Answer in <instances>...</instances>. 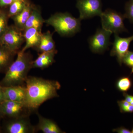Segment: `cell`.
I'll use <instances>...</instances> for the list:
<instances>
[{
    "label": "cell",
    "mask_w": 133,
    "mask_h": 133,
    "mask_svg": "<svg viewBox=\"0 0 133 133\" xmlns=\"http://www.w3.org/2000/svg\"><path fill=\"white\" fill-rule=\"evenodd\" d=\"M25 85L24 103L31 112L48 100L58 97L57 91L61 88L58 81L31 76L28 77Z\"/></svg>",
    "instance_id": "obj_1"
},
{
    "label": "cell",
    "mask_w": 133,
    "mask_h": 133,
    "mask_svg": "<svg viewBox=\"0 0 133 133\" xmlns=\"http://www.w3.org/2000/svg\"><path fill=\"white\" fill-rule=\"evenodd\" d=\"M33 62L29 53L19 51L16 59L5 72L0 84L4 87L25 85L29 72L33 68Z\"/></svg>",
    "instance_id": "obj_2"
},
{
    "label": "cell",
    "mask_w": 133,
    "mask_h": 133,
    "mask_svg": "<svg viewBox=\"0 0 133 133\" xmlns=\"http://www.w3.org/2000/svg\"><path fill=\"white\" fill-rule=\"evenodd\" d=\"M81 19L74 17L70 13H57L45 20L44 23L52 26L62 36H74L81 31Z\"/></svg>",
    "instance_id": "obj_3"
},
{
    "label": "cell",
    "mask_w": 133,
    "mask_h": 133,
    "mask_svg": "<svg viewBox=\"0 0 133 133\" xmlns=\"http://www.w3.org/2000/svg\"><path fill=\"white\" fill-rule=\"evenodd\" d=\"M100 17L102 28L117 35L123 32H127L124 24L125 17L120 13L108 9L102 12Z\"/></svg>",
    "instance_id": "obj_4"
},
{
    "label": "cell",
    "mask_w": 133,
    "mask_h": 133,
    "mask_svg": "<svg viewBox=\"0 0 133 133\" xmlns=\"http://www.w3.org/2000/svg\"><path fill=\"white\" fill-rule=\"evenodd\" d=\"M22 31L15 25L9 26L0 38V43L13 52L17 53L25 42L24 35Z\"/></svg>",
    "instance_id": "obj_5"
},
{
    "label": "cell",
    "mask_w": 133,
    "mask_h": 133,
    "mask_svg": "<svg viewBox=\"0 0 133 133\" xmlns=\"http://www.w3.org/2000/svg\"><path fill=\"white\" fill-rule=\"evenodd\" d=\"M31 112L24 102L5 100L0 104V113L2 118L12 119L29 116Z\"/></svg>",
    "instance_id": "obj_6"
},
{
    "label": "cell",
    "mask_w": 133,
    "mask_h": 133,
    "mask_svg": "<svg viewBox=\"0 0 133 133\" xmlns=\"http://www.w3.org/2000/svg\"><path fill=\"white\" fill-rule=\"evenodd\" d=\"M112 33L103 28H98L93 35L88 39L89 47L92 52L101 54L111 45L110 37Z\"/></svg>",
    "instance_id": "obj_7"
},
{
    "label": "cell",
    "mask_w": 133,
    "mask_h": 133,
    "mask_svg": "<svg viewBox=\"0 0 133 133\" xmlns=\"http://www.w3.org/2000/svg\"><path fill=\"white\" fill-rule=\"evenodd\" d=\"M76 6L81 20L100 16L103 12L102 0H77Z\"/></svg>",
    "instance_id": "obj_8"
},
{
    "label": "cell",
    "mask_w": 133,
    "mask_h": 133,
    "mask_svg": "<svg viewBox=\"0 0 133 133\" xmlns=\"http://www.w3.org/2000/svg\"><path fill=\"white\" fill-rule=\"evenodd\" d=\"M4 131L7 133H33L36 131V126L31 125L29 116L11 119L5 124Z\"/></svg>",
    "instance_id": "obj_9"
},
{
    "label": "cell",
    "mask_w": 133,
    "mask_h": 133,
    "mask_svg": "<svg viewBox=\"0 0 133 133\" xmlns=\"http://www.w3.org/2000/svg\"><path fill=\"white\" fill-rule=\"evenodd\" d=\"M114 36L110 55L112 56H116L119 64L121 65L123 58L129 51L130 43L133 41V35L123 38L119 36L118 35L115 34Z\"/></svg>",
    "instance_id": "obj_10"
},
{
    "label": "cell",
    "mask_w": 133,
    "mask_h": 133,
    "mask_svg": "<svg viewBox=\"0 0 133 133\" xmlns=\"http://www.w3.org/2000/svg\"><path fill=\"white\" fill-rule=\"evenodd\" d=\"M5 100L24 102L26 95L25 85L3 87Z\"/></svg>",
    "instance_id": "obj_11"
},
{
    "label": "cell",
    "mask_w": 133,
    "mask_h": 133,
    "mask_svg": "<svg viewBox=\"0 0 133 133\" xmlns=\"http://www.w3.org/2000/svg\"><path fill=\"white\" fill-rule=\"evenodd\" d=\"M25 45L21 51L25 52L30 48H36L38 46L41 41L42 34L41 31L34 28L26 29L24 31Z\"/></svg>",
    "instance_id": "obj_12"
},
{
    "label": "cell",
    "mask_w": 133,
    "mask_h": 133,
    "mask_svg": "<svg viewBox=\"0 0 133 133\" xmlns=\"http://www.w3.org/2000/svg\"><path fill=\"white\" fill-rule=\"evenodd\" d=\"M38 123L36 126V131H41L44 133H63L56 122L50 119L45 118L37 113Z\"/></svg>",
    "instance_id": "obj_13"
},
{
    "label": "cell",
    "mask_w": 133,
    "mask_h": 133,
    "mask_svg": "<svg viewBox=\"0 0 133 133\" xmlns=\"http://www.w3.org/2000/svg\"><path fill=\"white\" fill-rule=\"evenodd\" d=\"M57 50L41 52L35 60L33 61V68L44 69L51 65L55 62V55Z\"/></svg>",
    "instance_id": "obj_14"
},
{
    "label": "cell",
    "mask_w": 133,
    "mask_h": 133,
    "mask_svg": "<svg viewBox=\"0 0 133 133\" xmlns=\"http://www.w3.org/2000/svg\"><path fill=\"white\" fill-rule=\"evenodd\" d=\"M17 53L13 52L5 45L0 43V73L6 72Z\"/></svg>",
    "instance_id": "obj_15"
},
{
    "label": "cell",
    "mask_w": 133,
    "mask_h": 133,
    "mask_svg": "<svg viewBox=\"0 0 133 133\" xmlns=\"http://www.w3.org/2000/svg\"><path fill=\"white\" fill-rule=\"evenodd\" d=\"M44 21L40 10L38 8L33 6L30 16L24 26L23 31L29 28H34L42 31V27Z\"/></svg>",
    "instance_id": "obj_16"
},
{
    "label": "cell",
    "mask_w": 133,
    "mask_h": 133,
    "mask_svg": "<svg viewBox=\"0 0 133 133\" xmlns=\"http://www.w3.org/2000/svg\"><path fill=\"white\" fill-rule=\"evenodd\" d=\"M33 7L28 2L21 12L12 17L14 22L15 26L22 31H23L24 26L30 16Z\"/></svg>",
    "instance_id": "obj_17"
},
{
    "label": "cell",
    "mask_w": 133,
    "mask_h": 133,
    "mask_svg": "<svg viewBox=\"0 0 133 133\" xmlns=\"http://www.w3.org/2000/svg\"><path fill=\"white\" fill-rule=\"evenodd\" d=\"M36 49L37 51L41 52L56 50L52 35L49 31L42 34L40 43Z\"/></svg>",
    "instance_id": "obj_18"
},
{
    "label": "cell",
    "mask_w": 133,
    "mask_h": 133,
    "mask_svg": "<svg viewBox=\"0 0 133 133\" xmlns=\"http://www.w3.org/2000/svg\"><path fill=\"white\" fill-rule=\"evenodd\" d=\"M28 2L26 0H19L13 2L10 5L9 10L8 12L9 18H12L21 12Z\"/></svg>",
    "instance_id": "obj_19"
},
{
    "label": "cell",
    "mask_w": 133,
    "mask_h": 133,
    "mask_svg": "<svg viewBox=\"0 0 133 133\" xmlns=\"http://www.w3.org/2000/svg\"><path fill=\"white\" fill-rule=\"evenodd\" d=\"M132 85V81L128 77L121 78L119 79L116 83V87L118 90L124 92L129 90Z\"/></svg>",
    "instance_id": "obj_20"
},
{
    "label": "cell",
    "mask_w": 133,
    "mask_h": 133,
    "mask_svg": "<svg viewBox=\"0 0 133 133\" xmlns=\"http://www.w3.org/2000/svg\"><path fill=\"white\" fill-rule=\"evenodd\" d=\"M8 12L0 9V38L2 36L9 27Z\"/></svg>",
    "instance_id": "obj_21"
},
{
    "label": "cell",
    "mask_w": 133,
    "mask_h": 133,
    "mask_svg": "<svg viewBox=\"0 0 133 133\" xmlns=\"http://www.w3.org/2000/svg\"><path fill=\"white\" fill-rule=\"evenodd\" d=\"M125 14L124 15L125 18L133 23V0H129L125 5Z\"/></svg>",
    "instance_id": "obj_22"
},
{
    "label": "cell",
    "mask_w": 133,
    "mask_h": 133,
    "mask_svg": "<svg viewBox=\"0 0 133 133\" xmlns=\"http://www.w3.org/2000/svg\"><path fill=\"white\" fill-rule=\"evenodd\" d=\"M122 63L131 69V74L133 73V51H129L123 58Z\"/></svg>",
    "instance_id": "obj_23"
},
{
    "label": "cell",
    "mask_w": 133,
    "mask_h": 133,
    "mask_svg": "<svg viewBox=\"0 0 133 133\" xmlns=\"http://www.w3.org/2000/svg\"><path fill=\"white\" fill-rule=\"evenodd\" d=\"M118 104L120 110L122 113L125 112V110L130 104L128 102H127L125 100H122L118 101Z\"/></svg>",
    "instance_id": "obj_24"
},
{
    "label": "cell",
    "mask_w": 133,
    "mask_h": 133,
    "mask_svg": "<svg viewBox=\"0 0 133 133\" xmlns=\"http://www.w3.org/2000/svg\"><path fill=\"white\" fill-rule=\"evenodd\" d=\"M19 0H0V8L6 7L10 6L13 2Z\"/></svg>",
    "instance_id": "obj_25"
},
{
    "label": "cell",
    "mask_w": 133,
    "mask_h": 133,
    "mask_svg": "<svg viewBox=\"0 0 133 133\" xmlns=\"http://www.w3.org/2000/svg\"><path fill=\"white\" fill-rule=\"evenodd\" d=\"M113 131L119 133H131V131L129 130L128 129L124 127H121L119 128L115 129L113 130Z\"/></svg>",
    "instance_id": "obj_26"
},
{
    "label": "cell",
    "mask_w": 133,
    "mask_h": 133,
    "mask_svg": "<svg viewBox=\"0 0 133 133\" xmlns=\"http://www.w3.org/2000/svg\"><path fill=\"white\" fill-rule=\"evenodd\" d=\"M123 95L125 97V100L130 104L132 101L133 95H129V94H128L125 92H124Z\"/></svg>",
    "instance_id": "obj_27"
},
{
    "label": "cell",
    "mask_w": 133,
    "mask_h": 133,
    "mask_svg": "<svg viewBox=\"0 0 133 133\" xmlns=\"http://www.w3.org/2000/svg\"><path fill=\"white\" fill-rule=\"evenodd\" d=\"M5 100L3 87L0 84V103Z\"/></svg>",
    "instance_id": "obj_28"
},
{
    "label": "cell",
    "mask_w": 133,
    "mask_h": 133,
    "mask_svg": "<svg viewBox=\"0 0 133 133\" xmlns=\"http://www.w3.org/2000/svg\"><path fill=\"white\" fill-rule=\"evenodd\" d=\"M132 113L133 112V105L130 104V105L126 108L124 113Z\"/></svg>",
    "instance_id": "obj_29"
},
{
    "label": "cell",
    "mask_w": 133,
    "mask_h": 133,
    "mask_svg": "<svg viewBox=\"0 0 133 133\" xmlns=\"http://www.w3.org/2000/svg\"><path fill=\"white\" fill-rule=\"evenodd\" d=\"M1 118H0V120H1ZM2 132V129L1 127V124H0V133H1Z\"/></svg>",
    "instance_id": "obj_30"
},
{
    "label": "cell",
    "mask_w": 133,
    "mask_h": 133,
    "mask_svg": "<svg viewBox=\"0 0 133 133\" xmlns=\"http://www.w3.org/2000/svg\"><path fill=\"white\" fill-rule=\"evenodd\" d=\"M1 103H0V104H1ZM0 118L1 119L2 118V116L1 115V113H0Z\"/></svg>",
    "instance_id": "obj_31"
},
{
    "label": "cell",
    "mask_w": 133,
    "mask_h": 133,
    "mask_svg": "<svg viewBox=\"0 0 133 133\" xmlns=\"http://www.w3.org/2000/svg\"><path fill=\"white\" fill-rule=\"evenodd\" d=\"M130 104H131V105H133V99L132 101L131 102V103H130Z\"/></svg>",
    "instance_id": "obj_32"
},
{
    "label": "cell",
    "mask_w": 133,
    "mask_h": 133,
    "mask_svg": "<svg viewBox=\"0 0 133 133\" xmlns=\"http://www.w3.org/2000/svg\"><path fill=\"white\" fill-rule=\"evenodd\" d=\"M131 133H133V128L132 129V131H131Z\"/></svg>",
    "instance_id": "obj_33"
}]
</instances>
